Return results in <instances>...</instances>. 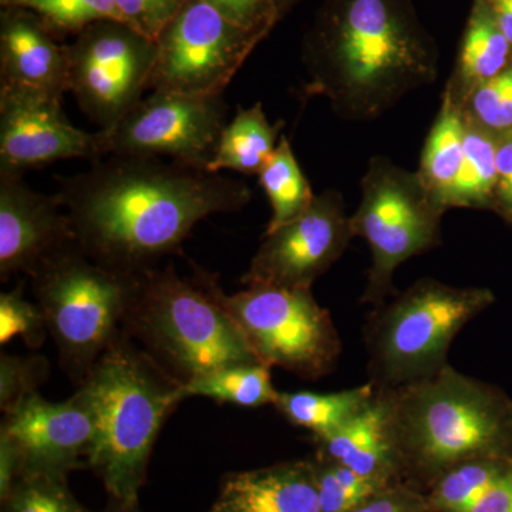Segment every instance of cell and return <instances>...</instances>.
I'll use <instances>...</instances> for the list:
<instances>
[{"label": "cell", "mask_w": 512, "mask_h": 512, "mask_svg": "<svg viewBox=\"0 0 512 512\" xmlns=\"http://www.w3.org/2000/svg\"><path fill=\"white\" fill-rule=\"evenodd\" d=\"M22 477V460L8 437L0 434V497L8 500L13 487Z\"/></svg>", "instance_id": "obj_38"}, {"label": "cell", "mask_w": 512, "mask_h": 512, "mask_svg": "<svg viewBox=\"0 0 512 512\" xmlns=\"http://www.w3.org/2000/svg\"><path fill=\"white\" fill-rule=\"evenodd\" d=\"M512 47V0H483Z\"/></svg>", "instance_id": "obj_40"}, {"label": "cell", "mask_w": 512, "mask_h": 512, "mask_svg": "<svg viewBox=\"0 0 512 512\" xmlns=\"http://www.w3.org/2000/svg\"><path fill=\"white\" fill-rule=\"evenodd\" d=\"M282 127V121L272 124L268 120L261 103L249 109H238L234 119L222 131L207 171L217 174L221 170H231L258 175L274 154Z\"/></svg>", "instance_id": "obj_21"}, {"label": "cell", "mask_w": 512, "mask_h": 512, "mask_svg": "<svg viewBox=\"0 0 512 512\" xmlns=\"http://www.w3.org/2000/svg\"><path fill=\"white\" fill-rule=\"evenodd\" d=\"M353 238L342 195L323 191L298 218L265 234L242 282L312 289Z\"/></svg>", "instance_id": "obj_13"}, {"label": "cell", "mask_w": 512, "mask_h": 512, "mask_svg": "<svg viewBox=\"0 0 512 512\" xmlns=\"http://www.w3.org/2000/svg\"><path fill=\"white\" fill-rule=\"evenodd\" d=\"M227 116L222 94L151 92L113 127L97 131V143L101 157H167L207 170Z\"/></svg>", "instance_id": "obj_12"}, {"label": "cell", "mask_w": 512, "mask_h": 512, "mask_svg": "<svg viewBox=\"0 0 512 512\" xmlns=\"http://www.w3.org/2000/svg\"><path fill=\"white\" fill-rule=\"evenodd\" d=\"M301 0H279V10H281L282 18Z\"/></svg>", "instance_id": "obj_42"}, {"label": "cell", "mask_w": 512, "mask_h": 512, "mask_svg": "<svg viewBox=\"0 0 512 512\" xmlns=\"http://www.w3.org/2000/svg\"><path fill=\"white\" fill-rule=\"evenodd\" d=\"M362 200L350 217L353 234L365 239L372 255L362 303L373 308L396 295L394 272L414 256L441 244L446 208L427 190L417 171L386 157H373L363 175Z\"/></svg>", "instance_id": "obj_8"}, {"label": "cell", "mask_w": 512, "mask_h": 512, "mask_svg": "<svg viewBox=\"0 0 512 512\" xmlns=\"http://www.w3.org/2000/svg\"><path fill=\"white\" fill-rule=\"evenodd\" d=\"M0 434L8 437L22 460V477L28 474L63 478L90 453L96 439L92 404L82 389L62 403L39 393L26 397L5 414Z\"/></svg>", "instance_id": "obj_15"}, {"label": "cell", "mask_w": 512, "mask_h": 512, "mask_svg": "<svg viewBox=\"0 0 512 512\" xmlns=\"http://www.w3.org/2000/svg\"><path fill=\"white\" fill-rule=\"evenodd\" d=\"M493 208L505 220L512 222V137L498 140L497 185Z\"/></svg>", "instance_id": "obj_37"}, {"label": "cell", "mask_w": 512, "mask_h": 512, "mask_svg": "<svg viewBox=\"0 0 512 512\" xmlns=\"http://www.w3.org/2000/svg\"><path fill=\"white\" fill-rule=\"evenodd\" d=\"M265 37L225 18L205 0H187L156 40L148 90L222 94Z\"/></svg>", "instance_id": "obj_10"}, {"label": "cell", "mask_w": 512, "mask_h": 512, "mask_svg": "<svg viewBox=\"0 0 512 512\" xmlns=\"http://www.w3.org/2000/svg\"><path fill=\"white\" fill-rule=\"evenodd\" d=\"M466 120L456 104L443 97L429 137L424 144L419 173L421 181L433 197L448 210L451 191L464 157Z\"/></svg>", "instance_id": "obj_23"}, {"label": "cell", "mask_w": 512, "mask_h": 512, "mask_svg": "<svg viewBox=\"0 0 512 512\" xmlns=\"http://www.w3.org/2000/svg\"><path fill=\"white\" fill-rule=\"evenodd\" d=\"M22 2H25V0H0L2 6H16L20 5Z\"/></svg>", "instance_id": "obj_43"}, {"label": "cell", "mask_w": 512, "mask_h": 512, "mask_svg": "<svg viewBox=\"0 0 512 512\" xmlns=\"http://www.w3.org/2000/svg\"><path fill=\"white\" fill-rule=\"evenodd\" d=\"M312 464L322 512H352L367 498L387 487L332 461L313 457Z\"/></svg>", "instance_id": "obj_28"}, {"label": "cell", "mask_w": 512, "mask_h": 512, "mask_svg": "<svg viewBox=\"0 0 512 512\" xmlns=\"http://www.w3.org/2000/svg\"><path fill=\"white\" fill-rule=\"evenodd\" d=\"M507 137H512V133L510 134V136H507Z\"/></svg>", "instance_id": "obj_44"}, {"label": "cell", "mask_w": 512, "mask_h": 512, "mask_svg": "<svg viewBox=\"0 0 512 512\" xmlns=\"http://www.w3.org/2000/svg\"><path fill=\"white\" fill-rule=\"evenodd\" d=\"M271 369L264 363L221 367L181 384V394L184 400L205 397L249 409L274 406L279 392L272 383Z\"/></svg>", "instance_id": "obj_24"}, {"label": "cell", "mask_w": 512, "mask_h": 512, "mask_svg": "<svg viewBox=\"0 0 512 512\" xmlns=\"http://www.w3.org/2000/svg\"><path fill=\"white\" fill-rule=\"evenodd\" d=\"M55 30L23 6L0 12V87L28 90L63 99L69 92L66 45Z\"/></svg>", "instance_id": "obj_17"}, {"label": "cell", "mask_w": 512, "mask_h": 512, "mask_svg": "<svg viewBox=\"0 0 512 512\" xmlns=\"http://www.w3.org/2000/svg\"><path fill=\"white\" fill-rule=\"evenodd\" d=\"M79 389L96 419L89 466L113 500L136 504L158 434L184 400L181 383L121 330Z\"/></svg>", "instance_id": "obj_4"}, {"label": "cell", "mask_w": 512, "mask_h": 512, "mask_svg": "<svg viewBox=\"0 0 512 512\" xmlns=\"http://www.w3.org/2000/svg\"><path fill=\"white\" fill-rule=\"evenodd\" d=\"M50 375V365L43 356H0V409L9 413L37 389Z\"/></svg>", "instance_id": "obj_33"}, {"label": "cell", "mask_w": 512, "mask_h": 512, "mask_svg": "<svg viewBox=\"0 0 512 512\" xmlns=\"http://www.w3.org/2000/svg\"><path fill=\"white\" fill-rule=\"evenodd\" d=\"M47 330L45 315L37 303L29 302L23 295L20 282L12 291L0 295V343L6 345L15 336L25 340L32 349L45 343Z\"/></svg>", "instance_id": "obj_32"}, {"label": "cell", "mask_w": 512, "mask_h": 512, "mask_svg": "<svg viewBox=\"0 0 512 512\" xmlns=\"http://www.w3.org/2000/svg\"><path fill=\"white\" fill-rule=\"evenodd\" d=\"M305 92L370 120L436 80L439 49L412 0H325L303 40Z\"/></svg>", "instance_id": "obj_2"}, {"label": "cell", "mask_w": 512, "mask_h": 512, "mask_svg": "<svg viewBox=\"0 0 512 512\" xmlns=\"http://www.w3.org/2000/svg\"><path fill=\"white\" fill-rule=\"evenodd\" d=\"M242 28L268 36L282 19L279 0H205Z\"/></svg>", "instance_id": "obj_35"}, {"label": "cell", "mask_w": 512, "mask_h": 512, "mask_svg": "<svg viewBox=\"0 0 512 512\" xmlns=\"http://www.w3.org/2000/svg\"><path fill=\"white\" fill-rule=\"evenodd\" d=\"M498 140L500 138L466 120L463 163L448 208L494 207Z\"/></svg>", "instance_id": "obj_27"}, {"label": "cell", "mask_w": 512, "mask_h": 512, "mask_svg": "<svg viewBox=\"0 0 512 512\" xmlns=\"http://www.w3.org/2000/svg\"><path fill=\"white\" fill-rule=\"evenodd\" d=\"M512 458H474L448 468L427 488V512H468L510 470Z\"/></svg>", "instance_id": "obj_25"}, {"label": "cell", "mask_w": 512, "mask_h": 512, "mask_svg": "<svg viewBox=\"0 0 512 512\" xmlns=\"http://www.w3.org/2000/svg\"><path fill=\"white\" fill-rule=\"evenodd\" d=\"M210 512H322L312 458L228 474Z\"/></svg>", "instance_id": "obj_18"}, {"label": "cell", "mask_w": 512, "mask_h": 512, "mask_svg": "<svg viewBox=\"0 0 512 512\" xmlns=\"http://www.w3.org/2000/svg\"><path fill=\"white\" fill-rule=\"evenodd\" d=\"M312 440L315 457L348 467L380 484L403 483L399 458L387 427L386 406L377 390L373 402L345 426Z\"/></svg>", "instance_id": "obj_19"}, {"label": "cell", "mask_w": 512, "mask_h": 512, "mask_svg": "<svg viewBox=\"0 0 512 512\" xmlns=\"http://www.w3.org/2000/svg\"><path fill=\"white\" fill-rule=\"evenodd\" d=\"M352 512H427L426 497L423 491L396 483L377 491Z\"/></svg>", "instance_id": "obj_36"}, {"label": "cell", "mask_w": 512, "mask_h": 512, "mask_svg": "<svg viewBox=\"0 0 512 512\" xmlns=\"http://www.w3.org/2000/svg\"><path fill=\"white\" fill-rule=\"evenodd\" d=\"M74 241L69 217L55 195L32 190L22 174L0 173V276L30 275Z\"/></svg>", "instance_id": "obj_16"}, {"label": "cell", "mask_w": 512, "mask_h": 512, "mask_svg": "<svg viewBox=\"0 0 512 512\" xmlns=\"http://www.w3.org/2000/svg\"><path fill=\"white\" fill-rule=\"evenodd\" d=\"M259 184L271 202L272 218L265 234H271L311 207L316 195L302 173L291 143L281 136L272 157L258 174Z\"/></svg>", "instance_id": "obj_26"}, {"label": "cell", "mask_w": 512, "mask_h": 512, "mask_svg": "<svg viewBox=\"0 0 512 512\" xmlns=\"http://www.w3.org/2000/svg\"><path fill=\"white\" fill-rule=\"evenodd\" d=\"M495 303L481 286L424 278L376 306L363 326L369 382L379 390L421 382L446 369L454 339Z\"/></svg>", "instance_id": "obj_6"}, {"label": "cell", "mask_w": 512, "mask_h": 512, "mask_svg": "<svg viewBox=\"0 0 512 512\" xmlns=\"http://www.w3.org/2000/svg\"><path fill=\"white\" fill-rule=\"evenodd\" d=\"M69 92L83 113L107 130L148 90L157 43L119 20H100L66 45Z\"/></svg>", "instance_id": "obj_11"}, {"label": "cell", "mask_w": 512, "mask_h": 512, "mask_svg": "<svg viewBox=\"0 0 512 512\" xmlns=\"http://www.w3.org/2000/svg\"><path fill=\"white\" fill-rule=\"evenodd\" d=\"M468 512H512V466Z\"/></svg>", "instance_id": "obj_39"}, {"label": "cell", "mask_w": 512, "mask_h": 512, "mask_svg": "<svg viewBox=\"0 0 512 512\" xmlns=\"http://www.w3.org/2000/svg\"><path fill=\"white\" fill-rule=\"evenodd\" d=\"M138 276L94 261L76 241L29 275L60 366L79 386L123 330Z\"/></svg>", "instance_id": "obj_7"}, {"label": "cell", "mask_w": 512, "mask_h": 512, "mask_svg": "<svg viewBox=\"0 0 512 512\" xmlns=\"http://www.w3.org/2000/svg\"><path fill=\"white\" fill-rule=\"evenodd\" d=\"M218 298L264 365L303 380L322 379L338 365L342 339L312 289L247 285L234 295L218 288Z\"/></svg>", "instance_id": "obj_9"}, {"label": "cell", "mask_w": 512, "mask_h": 512, "mask_svg": "<svg viewBox=\"0 0 512 512\" xmlns=\"http://www.w3.org/2000/svg\"><path fill=\"white\" fill-rule=\"evenodd\" d=\"M512 64V47L483 0H473L468 16L456 69L443 97L463 107L476 87L493 79Z\"/></svg>", "instance_id": "obj_20"}, {"label": "cell", "mask_w": 512, "mask_h": 512, "mask_svg": "<svg viewBox=\"0 0 512 512\" xmlns=\"http://www.w3.org/2000/svg\"><path fill=\"white\" fill-rule=\"evenodd\" d=\"M114 503H116V505H114L113 508H111V510L109 512H137L136 510V504H126V503H121V501H117V500H114Z\"/></svg>", "instance_id": "obj_41"}, {"label": "cell", "mask_w": 512, "mask_h": 512, "mask_svg": "<svg viewBox=\"0 0 512 512\" xmlns=\"http://www.w3.org/2000/svg\"><path fill=\"white\" fill-rule=\"evenodd\" d=\"M63 99L0 87V173L23 174L55 161L100 160L96 133L74 127Z\"/></svg>", "instance_id": "obj_14"}, {"label": "cell", "mask_w": 512, "mask_h": 512, "mask_svg": "<svg viewBox=\"0 0 512 512\" xmlns=\"http://www.w3.org/2000/svg\"><path fill=\"white\" fill-rule=\"evenodd\" d=\"M5 503L9 512H84L64 487L63 478L45 474L20 477Z\"/></svg>", "instance_id": "obj_31"}, {"label": "cell", "mask_w": 512, "mask_h": 512, "mask_svg": "<svg viewBox=\"0 0 512 512\" xmlns=\"http://www.w3.org/2000/svg\"><path fill=\"white\" fill-rule=\"evenodd\" d=\"M404 484L426 493L448 468L512 458V397L448 365L436 376L379 390Z\"/></svg>", "instance_id": "obj_3"}, {"label": "cell", "mask_w": 512, "mask_h": 512, "mask_svg": "<svg viewBox=\"0 0 512 512\" xmlns=\"http://www.w3.org/2000/svg\"><path fill=\"white\" fill-rule=\"evenodd\" d=\"M107 157L59 178L56 197L82 251L126 274L153 269L198 222L251 200L247 184L178 161Z\"/></svg>", "instance_id": "obj_1"}, {"label": "cell", "mask_w": 512, "mask_h": 512, "mask_svg": "<svg viewBox=\"0 0 512 512\" xmlns=\"http://www.w3.org/2000/svg\"><path fill=\"white\" fill-rule=\"evenodd\" d=\"M376 396L367 380L353 389L335 393L279 392L274 407L296 427L311 431L312 439L329 436L365 410Z\"/></svg>", "instance_id": "obj_22"}, {"label": "cell", "mask_w": 512, "mask_h": 512, "mask_svg": "<svg viewBox=\"0 0 512 512\" xmlns=\"http://www.w3.org/2000/svg\"><path fill=\"white\" fill-rule=\"evenodd\" d=\"M464 119L493 136L512 133V64L476 87L461 107Z\"/></svg>", "instance_id": "obj_29"}, {"label": "cell", "mask_w": 512, "mask_h": 512, "mask_svg": "<svg viewBox=\"0 0 512 512\" xmlns=\"http://www.w3.org/2000/svg\"><path fill=\"white\" fill-rule=\"evenodd\" d=\"M208 275L183 278L167 269L138 276L123 330L181 384L221 367L261 363L218 298Z\"/></svg>", "instance_id": "obj_5"}, {"label": "cell", "mask_w": 512, "mask_h": 512, "mask_svg": "<svg viewBox=\"0 0 512 512\" xmlns=\"http://www.w3.org/2000/svg\"><path fill=\"white\" fill-rule=\"evenodd\" d=\"M121 18L137 32L158 39L187 0H114Z\"/></svg>", "instance_id": "obj_34"}, {"label": "cell", "mask_w": 512, "mask_h": 512, "mask_svg": "<svg viewBox=\"0 0 512 512\" xmlns=\"http://www.w3.org/2000/svg\"><path fill=\"white\" fill-rule=\"evenodd\" d=\"M16 6L32 10L53 30L74 35L100 20L124 23L114 0H25Z\"/></svg>", "instance_id": "obj_30"}]
</instances>
